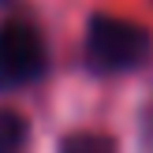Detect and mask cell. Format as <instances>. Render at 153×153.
<instances>
[{
	"label": "cell",
	"mask_w": 153,
	"mask_h": 153,
	"mask_svg": "<svg viewBox=\"0 0 153 153\" xmlns=\"http://www.w3.org/2000/svg\"><path fill=\"white\" fill-rule=\"evenodd\" d=\"M149 56V34L131 19L94 15L86 26V64L101 75L134 71Z\"/></svg>",
	"instance_id": "6da1fadb"
},
{
	"label": "cell",
	"mask_w": 153,
	"mask_h": 153,
	"mask_svg": "<svg viewBox=\"0 0 153 153\" xmlns=\"http://www.w3.org/2000/svg\"><path fill=\"white\" fill-rule=\"evenodd\" d=\"M60 153H116V142H112L108 134L82 131V134H71V138H64Z\"/></svg>",
	"instance_id": "277c9868"
},
{
	"label": "cell",
	"mask_w": 153,
	"mask_h": 153,
	"mask_svg": "<svg viewBox=\"0 0 153 153\" xmlns=\"http://www.w3.org/2000/svg\"><path fill=\"white\" fill-rule=\"evenodd\" d=\"M30 142V127L19 112L0 108V153H26Z\"/></svg>",
	"instance_id": "3957f363"
},
{
	"label": "cell",
	"mask_w": 153,
	"mask_h": 153,
	"mask_svg": "<svg viewBox=\"0 0 153 153\" xmlns=\"http://www.w3.org/2000/svg\"><path fill=\"white\" fill-rule=\"evenodd\" d=\"M45 75V41L26 22L0 26V90L30 86Z\"/></svg>",
	"instance_id": "7a4b0ae2"
}]
</instances>
